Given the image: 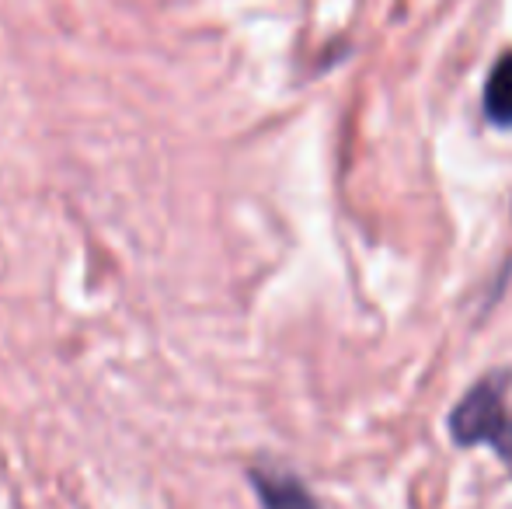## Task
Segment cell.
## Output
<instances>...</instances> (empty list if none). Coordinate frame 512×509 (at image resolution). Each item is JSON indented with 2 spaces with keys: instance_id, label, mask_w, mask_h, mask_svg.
I'll list each match as a JSON object with an SVG mask.
<instances>
[{
  "instance_id": "obj_1",
  "label": "cell",
  "mask_w": 512,
  "mask_h": 509,
  "mask_svg": "<svg viewBox=\"0 0 512 509\" xmlns=\"http://www.w3.org/2000/svg\"><path fill=\"white\" fill-rule=\"evenodd\" d=\"M457 447H492L512 468V370L481 377L450 412Z\"/></svg>"
},
{
  "instance_id": "obj_2",
  "label": "cell",
  "mask_w": 512,
  "mask_h": 509,
  "mask_svg": "<svg viewBox=\"0 0 512 509\" xmlns=\"http://www.w3.org/2000/svg\"><path fill=\"white\" fill-rule=\"evenodd\" d=\"M251 485L262 499V509H317L314 496L300 485V478L286 475V471H251Z\"/></svg>"
},
{
  "instance_id": "obj_3",
  "label": "cell",
  "mask_w": 512,
  "mask_h": 509,
  "mask_svg": "<svg viewBox=\"0 0 512 509\" xmlns=\"http://www.w3.org/2000/svg\"><path fill=\"white\" fill-rule=\"evenodd\" d=\"M485 119L492 126L509 129L512 126V53L495 63L485 84Z\"/></svg>"
}]
</instances>
